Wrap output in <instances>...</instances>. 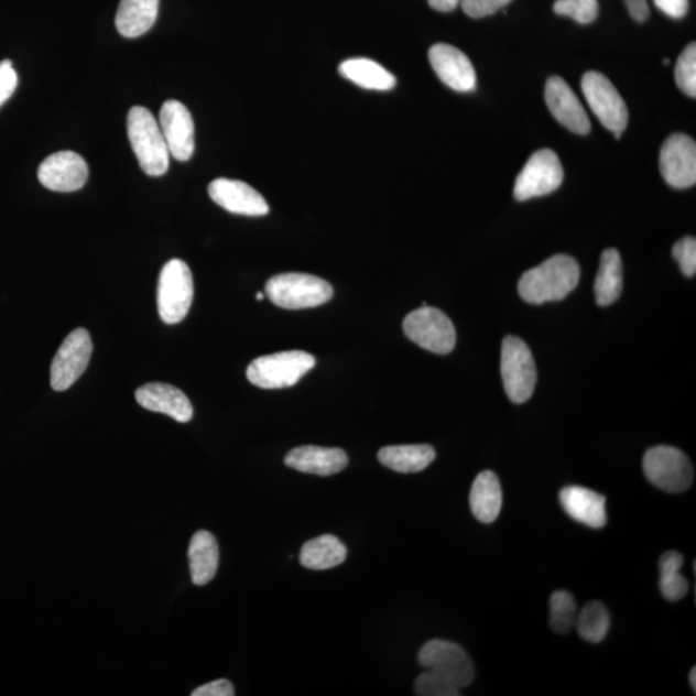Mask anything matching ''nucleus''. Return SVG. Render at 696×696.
I'll list each match as a JSON object with an SVG mask.
<instances>
[{
  "instance_id": "f257e3e1",
  "label": "nucleus",
  "mask_w": 696,
  "mask_h": 696,
  "mask_svg": "<svg viewBox=\"0 0 696 696\" xmlns=\"http://www.w3.org/2000/svg\"><path fill=\"white\" fill-rule=\"evenodd\" d=\"M579 279L578 262L570 255L556 254L521 276L520 297L532 305L562 301L577 287Z\"/></svg>"
},
{
  "instance_id": "f03ea898",
  "label": "nucleus",
  "mask_w": 696,
  "mask_h": 696,
  "mask_svg": "<svg viewBox=\"0 0 696 696\" xmlns=\"http://www.w3.org/2000/svg\"><path fill=\"white\" fill-rule=\"evenodd\" d=\"M127 131L142 171L151 177L163 176L170 168L171 153L153 112L133 106L128 112Z\"/></svg>"
},
{
  "instance_id": "7ed1b4c3",
  "label": "nucleus",
  "mask_w": 696,
  "mask_h": 696,
  "mask_svg": "<svg viewBox=\"0 0 696 696\" xmlns=\"http://www.w3.org/2000/svg\"><path fill=\"white\" fill-rule=\"evenodd\" d=\"M316 365L312 354L305 351H283L261 357L247 369L249 382L264 390L292 388Z\"/></svg>"
},
{
  "instance_id": "20e7f679",
  "label": "nucleus",
  "mask_w": 696,
  "mask_h": 696,
  "mask_svg": "<svg viewBox=\"0 0 696 696\" xmlns=\"http://www.w3.org/2000/svg\"><path fill=\"white\" fill-rule=\"evenodd\" d=\"M264 293L278 307L302 309L327 304L333 297V287L319 276L290 272L272 276Z\"/></svg>"
},
{
  "instance_id": "39448f33",
  "label": "nucleus",
  "mask_w": 696,
  "mask_h": 696,
  "mask_svg": "<svg viewBox=\"0 0 696 696\" xmlns=\"http://www.w3.org/2000/svg\"><path fill=\"white\" fill-rule=\"evenodd\" d=\"M194 282L191 269L183 260L165 263L159 276L157 312L165 324H178L191 312Z\"/></svg>"
},
{
  "instance_id": "423d86ee",
  "label": "nucleus",
  "mask_w": 696,
  "mask_h": 696,
  "mask_svg": "<svg viewBox=\"0 0 696 696\" xmlns=\"http://www.w3.org/2000/svg\"><path fill=\"white\" fill-rule=\"evenodd\" d=\"M501 373L507 396L512 403H526L536 384V367L531 348L519 337L503 339Z\"/></svg>"
},
{
  "instance_id": "0eeeda50",
  "label": "nucleus",
  "mask_w": 696,
  "mask_h": 696,
  "mask_svg": "<svg viewBox=\"0 0 696 696\" xmlns=\"http://www.w3.org/2000/svg\"><path fill=\"white\" fill-rule=\"evenodd\" d=\"M642 466H644L646 479L667 493H684L692 487L694 480L692 461L684 452L673 446L661 445L648 450Z\"/></svg>"
},
{
  "instance_id": "6e6552de",
  "label": "nucleus",
  "mask_w": 696,
  "mask_h": 696,
  "mask_svg": "<svg viewBox=\"0 0 696 696\" xmlns=\"http://www.w3.org/2000/svg\"><path fill=\"white\" fill-rule=\"evenodd\" d=\"M404 333L415 345L429 352L446 355L457 342L456 328L441 309L422 306L405 317Z\"/></svg>"
},
{
  "instance_id": "1a4fd4ad",
  "label": "nucleus",
  "mask_w": 696,
  "mask_h": 696,
  "mask_svg": "<svg viewBox=\"0 0 696 696\" xmlns=\"http://www.w3.org/2000/svg\"><path fill=\"white\" fill-rule=\"evenodd\" d=\"M581 90L595 116L619 139L628 124V109L615 85L603 74L589 72L581 79Z\"/></svg>"
},
{
  "instance_id": "9d476101",
  "label": "nucleus",
  "mask_w": 696,
  "mask_h": 696,
  "mask_svg": "<svg viewBox=\"0 0 696 696\" xmlns=\"http://www.w3.org/2000/svg\"><path fill=\"white\" fill-rule=\"evenodd\" d=\"M564 170L555 151L543 149L529 159L514 183V198L525 202L557 191Z\"/></svg>"
},
{
  "instance_id": "9b49d317",
  "label": "nucleus",
  "mask_w": 696,
  "mask_h": 696,
  "mask_svg": "<svg viewBox=\"0 0 696 696\" xmlns=\"http://www.w3.org/2000/svg\"><path fill=\"white\" fill-rule=\"evenodd\" d=\"M93 339L86 329L78 328L70 333L58 348L51 367V385L55 391L70 389L77 382L93 357Z\"/></svg>"
},
{
  "instance_id": "f8f14e48",
  "label": "nucleus",
  "mask_w": 696,
  "mask_h": 696,
  "mask_svg": "<svg viewBox=\"0 0 696 696\" xmlns=\"http://www.w3.org/2000/svg\"><path fill=\"white\" fill-rule=\"evenodd\" d=\"M423 668L441 673L459 688L470 686L475 679L471 657L454 642L431 640L423 645L418 654Z\"/></svg>"
},
{
  "instance_id": "ddd939ff",
  "label": "nucleus",
  "mask_w": 696,
  "mask_h": 696,
  "mask_svg": "<svg viewBox=\"0 0 696 696\" xmlns=\"http://www.w3.org/2000/svg\"><path fill=\"white\" fill-rule=\"evenodd\" d=\"M89 176L88 164L81 155L65 150L45 157L37 178L48 191L57 193L78 192L86 185Z\"/></svg>"
},
{
  "instance_id": "4468645a",
  "label": "nucleus",
  "mask_w": 696,
  "mask_h": 696,
  "mask_svg": "<svg viewBox=\"0 0 696 696\" xmlns=\"http://www.w3.org/2000/svg\"><path fill=\"white\" fill-rule=\"evenodd\" d=\"M157 123L171 155L180 162L191 161L195 151V126L186 106L177 100L165 101Z\"/></svg>"
},
{
  "instance_id": "2eb2a0df",
  "label": "nucleus",
  "mask_w": 696,
  "mask_h": 696,
  "mask_svg": "<svg viewBox=\"0 0 696 696\" xmlns=\"http://www.w3.org/2000/svg\"><path fill=\"white\" fill-rule=\"evenodd\" d=\"M661 172L667 184L675 188L692 187L696 183V145L692 138L676 133L664 142L661 150Z\"/></svg>"
},
{
  "instance_id": "dca6fc26",
  "label": "nucleus",
  "mask_w": 696,
  "mask_h": 696,
  "mask_svg": "<svg viewBox=\"0 0 696 696\" xmlns=\"http://www.w3.org/2000/svg\"><path fill=\"white\" fill-rule=\"evenodd\" d=\"M210 199L233 215L261 217L269 214L263 196L243 181L217 178L208 187Z\"/></svg>"
},
{
  "instance_id": "f3484780",
  "label": "nucleus",
  "mask_w": 696,
  "mask_h": 696,
  "mask_svg": "<svg viewBox=\"0 0 696 696\" xmlns=\"http://www.w3.org/2000/svg\"><path fill=\"white\" fill-rule=\"evenodd\" d=\"M429 64L438 79L457 93H472L476 72L470 58L450 44L438 43L428 52Z\"/></svg>"
},
{
  "instance_id": "a211bd4d",
  "label": "nucleus",
  "mask_w": 696,
  "mask_h": 696,
  "mask_svg": "<svg viewBox=\"0 0 696 696\" xmlns=\"http://www.w3.org/2000/svg\"><path fill=\"white\" fill-rule=\"evenodd\" d=\"M546 102L552 116L567 130L578 134L591 131V123L584 106L563 78H550L546 85Z\"/></svg>"
},
{
  "instance_id": "6ab92c4d",
  "label": "nucleus",
  "mask_w": 696,
  "mask_h": 696,
  "mask_svg": "<svg viewBox=\"0 0 696 696\" xmlns=\"http://www.w3.org/2000/svg\"><path fill=\"white\" fill-rule=\"evenodd\" d=\"M135 400L145 410L170 415L180 423L191 422L194 410L191 400L174 385L166 383H148L135 391Z\"/></svg>"
},
{
  "instance_id": "aec40b11",
  "label": "nucleus",
  "mask_w": 696,
  "mask_h": 696,
  "mask_svg": "<svg viewBox=\"0 0 696 696\" xmlns=\"http://www.w3.org/2000/svg\"><path fill=\"white\" fill-rule=\"evenodd\" d=\"M284 461L300 472L331 476L345 470L348 457L342 449L306 445L287 453Z\"/></svg>"
},
{
  "instance_id": "412c9836",
  "label": "nucleus",
  "mask_w": 696,
  "mask_h": 696,
  "mask_svg": "<svg viewBox=\"0 0 696 696\" xmlns=\"http://www.w3.org/2000/svg\"><path fill=\"white\" fill-rule=\"evenodd\" d=\"M559 503L569 516L589 528L607 525V498L581 487H566L559 491Z\"/></svg>"
},
{
  "instance_id": "4be33fe9",
  "label": "nucleus",
  "mask_w": 696,
  "mask_h": 696,
  "mask_svg": "<svg viewBox=\"0 0 696 696\" xmlns=\"http://www.w3.org/2000/svg\"><path fill=\"white\" fill-rule=\"evenodd\" d=\"M503 493L498 476L491 471L481 472L475 479L470 493L474 516L482 524L494 522L501 513Z\"/></svg>"
},
{
  "instance_id": "5701e85b",
  "label": "nucleus",
  "mask_w": 696,
  "mask_h": 696,
  "mask_svg": "<svg viewBox=\"0 0 696 696\" xmlns=\"http://www.w3.org/2000/svg\"><path fill=\"white\" fill-rule=\"evenodd\" d=\"M436 458L431 445H393L378 452V459L384 467L400 474H415L426 470Z\"/></svg>"
},
{
  "instance_id": "b1692460",
  "label": "nucleus",
  "mask_w": 696,
  "mask_h": 696,
  "mask_svg": "<svg viewBox=\"0 0 696 696\" xmlns=\"http://www.w3.org/2000/svg\"><path fill=\"white\" fill-rule=\"evenodd\" d=\"M219 550L214 534L200 531L194 534L188 547V563L195 586H206L218 569Z\"/></svg>"
},
{
  "instance_id": "393cba45",
  "label": "nucleus",
  "mask_w": 696,
  "mask_h": 696,
  "mask_svg": "<svg viewBox=\"0 0 696 696\" xmlns=\"http://www.w3.org/2000/svg\"><path fill=\"white\" fill-rule=\"evenodd\" d=\"M159 0H122L116 18V26L124 37H139L154 26Z\"/></svg>"
},
{
  "instance_id": "a878e982",
  "label": "nucleus",
  "mask_w": 696,
  "mask_h": 696,
  "mask_svg": "<svg viewBox=\"0 0 696 696\" xmlns=\"http://www.w3.org/2000/svg\"><path fill=\"white\" fill-rule=\"evenodd\" d=\"M338 72L344 78L365 89L384 93L396 86L395 75L369 58L346 59L339 65Z\"/></svg>"
},
{
  "instance_id": "bb28decb",
  "label": "nucleus",
  "mask_w": 696,
  "mask_h": 696,
  "mask_svg": "<svg viewBox=\"0 0 696 696\" xmlns=\"http://www.w3.org/2000/svg\"><path fill=\"white\" fill-rule=\"evenodd\" d=\"M347 548L337 536L325 534L304 544L300 552V563L306 569L327 570L345 563Z\"/></svg>"
},
{
  "instance_id": "cd10ccee",
  "label": "nucleus",
  "mask_w": 696,
  "mask_h": 696,
  "mask_svg": "<svg viewBox=\"0 0 696 696\" xmlns=\"http://www.w3.org/2000/svg\"><path fill=\"white\" fill-rule=\"evenodd\" d=\"M623 290V264L617 249H607L601 255L600 269L595 282L597 305L609 306L620 297Z\"/></svg>"
},
{
  "instance_id": "c85d7f7f",
  "label": "nucleus",
  "mask_w": 696,
  "mask_h": 696,
  "mask_svg": "<svg viewBox=\"0 0 696 696\" xmlns=\"http://www.w3.org/2000/svg\"><path fill=\"white\" fill-rule=\"evenodd\" d=\"M684 565V556L676 551L665 552L660 559V587L664 599L679 601L688 592V581L681 574Z\"/></svg>"
},
{
  "instance_id": "c756f323",
  "label": "nucleus",
  "mask_w": 696,
  "mask_h": 696,
  "mask_svg": "<svg viewBox=\"0 0 696 696\" xmlns=\"http://www.w3.org/2000/svg\"><path fill=\"white\" fill-rule=\"evenodd\" d=\"M575 627L581 639L599 644L607 638L610 630V615L607 607L600 601L589 602L579 612Z\"/></svg>"
},
{
  "instance_id": "7c9ffc66",
  "label": "nucleus",
  "mask_w": 696,
  "mask_h": 696,
  "mask_svg": "<svg viewBox=\"0 0 696 696\" xmlns=\"http://www.w3.org/2000/svg\"><path fill=\"white\" fill-rule=\"evenodd\" d=\"M550 624L557 634H567L574 630L577 623L578 609L572 594L556 591L551 596Z\"/></svg>"
},
{
  "instance_id": "2f4dec72",
  "label": "nucleus",
  "mask_w": 696,
  "mask_h": 696,
  "mask_svg": "<svg viewBox=\"0 0 696 696\" xmlns=\"http://www.w3.org/2000/svg\"><path fill=\"white\" fill-rule=\"evenodd\" d=\"M414 692L420 696H459L460 688L449 678L427 670L415 679Z\"/></svg>"
},
{
  "instance_id": "473e14b6",
  "label": "nucleus",
  "mask_w": 696,
  "mask_h": 696,
  "mask_svg": "<svg viewBox=\"0 0 696 696\" xmlns=\"http://www.w3.org/2000/svg\"><path fill=\"white\" fill-rule=\"evenodd\" d=\"M554 10L562 17L588 25L599 17V0H556Z\"/></svg>"
},
{
  "instance_id": "72a5a7b5",
  "label": "nucleus",
  "mask_w": 696,
  "mask_h": 696,
  "mask_svg": "<svg viewBox=\"0 0 696 696\" xmlns=\"http://www.w3.org/2000/svg\"><path fill=\"white\" fill-rule=\"evenodd\" d=\"M677 86L684 94L696 96V45L688 44L681 53L675 70Z\"/></svg>"
},
{
  "instance_id": "f704fd0d",
  "label": "nucleus",
  "mask_w": 696,
  "mask_h": 696,
  "mask_svg": "<svg viewBox=\"0 0 696 696\" xmlns=\"http://www.w3.org/2000/svg\"><path fill=\"white\" fill-rule=\"evenodd\" d=\"M672 253L678 262L681 271L687 278L694 276L696 272V240L692 237L681 239L673 247Z\"/></svg>"
},
{
  "instance_id": "c9c22d12",
  "label": "nucleus",
  "mask_w": 696,
  "mask_h": 696,
  "mask_svg": "<svg viewBox=\"0 0 696 696\" xmlns=\"http://www.w3.org/2000/svg\"><path fill=\"white\" fill-rule=\"evenodd\" d=\"M512 0H460L461 10L467 17L482 19L503 9Z\"/></svg>"
},
{
  "instance_id": "e433bc0d",
  "label": "nucleus",
  "mask_w": 696,
  "mask_h": 696,
  "mask_svg": "<svg viewBox=\"0 0 696 696\" xmlns=\"http://www.w3.org/2000/svg\"><path fill=\"white\" fill-rule=\"evenodd\" d=\"M18 73L14 72L10 59L0 63V106L10 100L18 88Z\"/></svg>"
},
{
  "instance_id": "4c0bfd02",
  "label": "nucleus",
  "mask_w": 696,
  "mask_h": 696,
  "mask_svg": "<svg viewBox=\"0 0 696 696\" xmlns=\"http://www.w3.org/2000/svg\"><path fill=\"white\" fill-rule=\"evenodd\" d=\"M193 696H233L236 690L229 679H216L207 685H203L192 694Z\"/></svg>"
},
{
  "instance_id": "58836bf2",
  "label": "nucleus",
  "mask_w": 696,
  "mask_h": 696,
  "mask_svg": "<svg viewBox=\"0 0 696 696\" xmlns=\"http://www.w3.org/2000/svg\"><path fill=\"white\" fill-rule=\"evenodd\" d=\"M654 3L671 19H683L688 11V0H654Z\"/></svg>"
},
{
  "instance_id": "ea45409f",
  "label": "nucleus",
  "mask_w": 696,
  "mask_h": 696,
  "mask_svg": "<svg viewBox=\"0 0 696 696\" xmlns=\"http://www.w3.org/2000/svg\"><path fill=\"white\" fill-rule=\"evenodd\" d=\"M627 10L633 20L644 22L650 17L648 0H624Z\"/></svg>"
},
{
  "instance_id": "a19ab883",
  "label": "nucleus",
  "mask_w": 696,
  "mask_h": 696,
  "mask_svg": "<svg viewBox=\"0 0 696 696\" xmlns=\"http://www.w3.org/2000/svg\"><path fill=\"white\" fill-rule=\"evenodd\" d=\"M431 9L438 12H452L460 6V0H428Z\"/></svg>"
},
{
  "instance_id": "79ce46f5",
  "label": "nucleus",
  "mask_w": 696,
  "mask_h": 696,
  "mask_svg": "<svg viewBox=\"0 0 696 696\" xmlns=\"http://www.w3.org/2000/svg\"><path fill=\"white\" fill-rule=\"evenodd\" d=\"M696 670L695 667L690 672V676H688V683H690V686L693 687L694 694L696 693Z\"/></svg>"
},
{
  "instance_id": "37998d69",
  "label": "nucleus",
  "mask_w": 696,
  "mask_h": 696,
  "mask_svg": "<svg viewBox=\"0 0 696 696\" xmlns=\"http://www.w3.org/2000/svg\"><path fill=\"white\" fill-rule=\"evenodd\" d=\"M255 300L257 301H263L264 300V294L262 292L257 293Z\"/></svg>"
}]
</instances>
